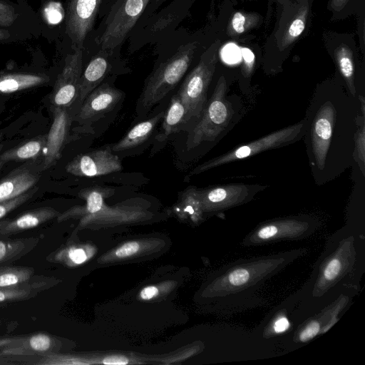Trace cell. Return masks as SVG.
Returning a JSON list of instances; mask_svg holds the SVG:
<instances>
[{"instance_id": "obj_1", "label": "cell", "mask_w": 365, "mask_h": 365, "mask_svg": "<svg viewBox=\"0 0 365 365\" xmlns=\"http://www.w3.org/2000/svg\"><path fill=\"white\" fill-rule=\"evenodd\" d=\"M359 102L337 75L319 83L307 107L304 141L314 183L341 175L354 163V135Z\"/></svg>"}, {"instance_id": "obj_2", "label": "cell", "mask_w": 365, "mask_h": 365, "mask_svg": "<svg viewBox=\"0 0 365 365\" xmlns=\"http://www.w3.org/2000/svg\"><path fill=\"white\" fill-rule=\"evenodd\" d=\"M364 270V238L354 228L344 227L328 240L302 289L308 302L322 304L338 291L355 287Z\"/></svg>"}, {"instance_id": "obj_3", "label": "cell", "mask_w": 365, "mask_h": 365, "mask_svg": "<svg viewBox=\"0 0 365 365\" xmlns=\"http://www.w3.org/2000/svg\"><path fill=\"white\" fill-rule=\"evenodd\" d=\"M212 43V42H211ZM211 43L204 34H193L171 47L145 81L137 103L138 115L146 114L173 91L182 78L195 58Z\"/></svg>"}, {"instance_id": "obj_4", "label": "cell", "mask_w": 365, "mask_h": 365, "mask_svg": "<svg viewBox=\"0 0 365 365\" xmlns=\"http://www.w3.org/2000/svg\"><path fill=\"white\" fill-rule=\"evenodd\" d=\"M307 252L301 248L231 263L223 277L224 297L231 308L245 302L267 280Z\"/></svg>"}, {"instance_id": "obj_5", "label": "cell", "mask_w": 365, "mask_h": 365, "mask_svg": "<svg viewBox=\"0 0 365 365\" xmlns=\"http://www.w3.org/2000/svg\"><path fill=\"white\" fill-rule=\"evenodd\" d=\"M228 92L227 80L222 74L200 117L188 131L186 141L188 150L217 142L240 120L244 111L242 101L237 94Z\"/></svg>"}, {"instance_id": "obj_6", "label": "cell", "mask_w": 365, "mask_h": 365, "mask_svg": "<svg viewBox=\"0 0 365 365\" xmlns=\"http://www.w3.org/2000/svg\"><path fill=\"white\" fill-rule=\"evenodd\" d=\"M151 0H103L101 21L91 34V48L113 49L129 38Z\"/></svg>"}, {"instance_id": "obj_7", "label": "cell", "mask_w": 365, "mask_h": 365, "mask_svg": "<svg viewBox=\"0 0 365 365\" xmlns=\"http://www.w3.org/2000/svg\"><path fill=\"white\" fill-rule=\"evenodd\" d=\"M221 39L215 38L199 56L197 63L187 75L178 95L183 103L188 123L200 117L207 102V91L218 62Z\"/></svg>"}, {"instance_id": "obj_8", "label": "cell", "mask_w": 365, "mask_h": 365, "mask_svg": "<svg viewBox=\"0 0 365 365\" xmlns=\"http://www.w3.org/2000/svg\"><path fill=\"white\" fill-rule=\"evenodd\" d=\"M306 119L273 131L255 140L240 145L195 167L190 175H198L217 167L252 157L259 153L292 145L303 138Z\"/></svg>"}, {"instance_id": "obj_9", "label": "cell", "mask_w": 365, "mask_h": 365, "mask_svg": "<svg viewBox=\"0 0 365 365\" xmlns=\"http://www.w3.org/2000/svg\"><path fill=\"white\" fill-rule=\"evenodd\" d=\"M319 220L308 215L289 216L264 222L243 240L244 246H257L281 240H297L316 232Z\"/></svg>"}, {"instance_id": "obj_10", "label": "cell", "mask_w": 365, "mask_h": 365, "mask_svg": "<svg viewBox=\"0 0 365 365\" xmlns=\"http://www.w3.org/2000/svg\"><path fill=\"white\" fill-rule=\"evenodd\" d=\"M195 0H173L163 10L155 12L137 25L130 36V51L133 52L144 44L160 40L183 19Z\"/></svg>"}, {"instance_id": "obj_11", "label": "cell", "mask_w": 365, "mask_h": 365, "mask_svg": "<svg viewBox=\"0 0 365 365\" xmlns=\"http://www.w3.org/2000/svg\"><path fill=\"white\" fill-rule=\"evenodd\" d=\"M103 0H67L66 34L73 49L83 48L93 31Z\"/></svg>"}, {"instance_id": "obj_12", "label": "cell", "mask_w": 365, "mask_h": 365, "mask_svg": "<svg viewBox=\"0 0 365 365\" xmlns=\"http://www.w3.org/2000/svg\"><path fill=\"white\" fill-rule=\"evenodd\" d=\"M266 185L229 183L198 189L202 208L226 210L250 202Z\"/></svg>"}, {"instance_id": "obj_13", "label": "cell", "mask_w": 365, "mask_h": 365, "mask_svg": "<svg viewBox=\"0 0 365 365\" xmlns=\"http://www.w3.org/2000/svg\"><path fill=\"white\" fill-rule=\"evenodd\" d=\"M83 48L73 49V53L66 56L51 95L55 107L67 108L76 102L83 71Z\"/></svg>"}, {"instance_id": "obj_14", "label": "cell", "mask_w": 365, "mask_h": 365, "mask_svg": "<svg viewBox=\"0 0 365 365\" xmlns=\"http://www.w3.org/2000/svg\"><path fill=\"white\" fill-rule=\"evenodd\" d=\"M123 97V92L113 83L103 81L78 107L76 119L80 125L89 126L113 111Z\"/></svg>"}, {"instance_id": "obj_15", "label": "cell", "mask_w": 365, "mask_h": 365, "mask_svg": "<svg viewBox=\"0 0 365 365\" xmlns=\"http://www.w3.org/2000/svg\"><path fill=\"white\" fill-rule=\"evenodd\" d=\"M121 47L99 49L91 57L81 73L78 96L76 102L78 107L86 96L104 81L117 66H123L120 53Z\"/></svg>"}, {"instance_id": "obj_16", "label": "cell", "mask_w": 365, "mask_h": 365, "mask_svg": "<svg viewBox=\"0 0 365 365\" xmlns=\"http://www.w3.org/2000/svg\"><path fill=\"white\" fill-rule=\"evenodd\" d=\"M122 169L120 160L110 148L80 154L66 166L68 173L81 177L105 175Z\"/></svg>"}, {"instance_id": "obj_17", "label": "cell", "mask_w": 365, "mask_h": 365, "mask_svg": "<svg viewBox=\"0 0 365 365\" xmlns=\"http://www.w3.org/2000/svg\"><path fill=\"white\" fill-rule=\"evenodd\" d=\"M327 40V46L333 58L338 76L343 82L346 91L353 96H357L356 61L357 56L354 40L347 35L334 34Z\"/></svg>"}, {"instance_id": "obj_18", "label": "cell", "mask_w": 365, "mask_h": 365, "mask_svg": "<svg viewBox=\"0 0 365 365\" xmlns=\"http://www.w3.org/2000/svg\"><path fill=\"white\" fill-rule=\"evenodd\" d=\"M71 116L66 108L55 107L53 120L48 133L46 135L45 145L44 168L53 165L61 155L63 147L66 143Z\"/></svg>"}, {"instance_id": "obj_19", "label": "cell", "mask_w": 365, "mask_h": 365, "mask_svg": "<svg viewBox=\"0 0 365 365\" xmlns=\"http://www.w3.org/2000/svg\"><path fill=\"white\" fill-rule=\"evenodd\" d=\"M329 304L322 313L314 319L307 320L297 331V342L307 343L326 331L325 327L330 328L336 322L337 316L348 305L349 296L342 292L336 299Z\"/></svg>"}, {"instance_id": "obj_20", "label": "cell", "mask_w": 365, "mask_h": 365, "mask_svg": "<svg viewBox=\"0 0 365 365\" xmlns=\"http://www.w3.org/2000/svg\"><path fill=\"white\" fill-rule=\"evenodd\" d=\"M58 212L49 207H38L18 217L0 221V236H9L37 227L58 215Z\"/></svg>"}, {"instance_id": "obj_21", "label": "cell", "mask_w": 365, "mask_h": 365, "mask_svg": "<svg viewBox=\"0 0 365 365\" xmlns=\"http://www.w3.org/2000/svg\"><path fill=\"white\" fill-rule=\"evenodd\" d=\"M309 11V5L308 0H299L297 10L292 12V16L288 23L279 26V40L278 46L279 51H284L286 48L289 46L304 31L308 14Z\"/></svg>"}, {"instance_id": "obj_22", "label": "cell", "mask_w": 365, "mask_h": 365, "mask_svg": "<svg viewBox=\"0 0 365 365\" xmlns=\"http://www.w3.org/2000/svg\"><path fill=\"white\" fill-rule=\"evenodd\" d=\"M161 111L152 118L134 125L118 143L110 147L114 153L132 149L145 142L153 133L156 125L163 118Z\"/></svg>"}, {"instance_id": "obj_23", "label": "cell", "mask_w": 365, "mask_h": 365, "mask_svg": "<svg viewBox=\"0 0 365 365\" xmlns=\"http://www.w3.org/2000/svg\"><path fill=\"white\" fill-rule=\"evenodd\" d=\"M163 119L160 130L156 135V140L160 143L167 140L170 135L180 131L188 123L186 108L178 93L172 96Z\"/></svg>"}, {"instance_id": "obj_24", "label": "cell", "mask_w": 365, "mask_h": 365, "mask_svg": "<svg viewBox=\"0 0 365 365\" xmlns=\"http://www.w3.org/2000/svg\"><path fill=\"white\" fill-rule=\"evenodd\" d=\"M38 179L29 170H14L0 182V202L26 192L36 183Z\"/></svg>"}, {"instance_id": "obj_25", "label": "cell", "mask_w": 365, "mask_h": 365, "mask_svg": "<svg viewBox=\"0 0 365 365\" xmlns=\"http://www.w3.org/2000/svg\"><path fill=\"white\" fill-rule=\"evenodd\" d=\"M48 81L44 75L12 73L0 75V94H10L43 84Z\"/></svg>"}, {"instance_id": "obj_26", "label": "cell", "mask_w": 365, "mask_h": 365, "mask_svg": "<svg viewBox=\"0 0 365 365\" xmlns=\"http://www.w3.org/2000/svg\"><path fill=\"white\" fill-rule=\"evenodd\" d=\"M262 23V17L255 12L237 11L229 19L226 34L237 41L240 36L257 27Z\"/></svg>"}, {"instance_id": "obj_27", "label": "cell", "mask_w": 365, "mask_h": 365, "mask_svg": "<svg viewBox=\"0 0 365 365\" xmlns=\"http://www.w3.org/2000/svg\"><path fill=\"white\" fill-rule=\"evenodd\" d=\"M48 283L46 279L31 281L13 287H0V304L12 302L33 297L46 288Z\"/></svg>"}, {"instance_id": "obj_28", "label": "cell", "mask_w": 365, "mask_h": 365, "mask_svg": "<svg viewBox=\"0 0 365 365\" xmlns=\"http://www.w3.org/2000/svg\"><path fill=\"white\" fill-rule=\"evenodd\" d=\"M38 238L0 240V264L16 260L30 252Z\"/></svg>"}, {"instance_id": "obj_29", "label": "cell", "mask_w": 365, "mask_h": 365, "mask_svg": "<svg viewBox=\"0 0 365 365\" xmlns=\"http://www.w3.org/2000/svg\"><path fill=\"white\" fill-rule=\"evenodd\" d=\"M46 135L38 138L27 141L20 146L14 148L4 152L1 156V160H22L35 158L39 155L45 147Z\"/></svg>"}, {"instance_id": "obj_30", "label": "cell", "mask_w": 365, "mask_h": 365, "mask_svg": "<svg viewBox=\"0 0 365 365\" xmlns=\"http://www.w3.org/2000/svg\"><path fill=\"white\" fill-rule=\"evenodd\" d=\"M34 269L27 267H6L0 269V287L23 284L32 280Z\"/></svg>"}, {"instance_id": "obj_31", "label": "cell", "mask_w": 365, "mask_h": 365, "mask_svg": "<svg viewBox=\"0 0 365 365\" xmlns=\"http://www.w3.org/2000/svg\"><path fill=\"white\" fill-rule=\"evenodd\" d=\"M354 163H356L363 176L365 175V116L361 113L356 118L354 135Z\"/></svg>"}, {"instance_id": "obj_32", "label": "cell", "mask_w": 365, "mask_h": 365, "mask_svg": "<svg viewBox=\"0 0 365 365\" xmlns=\"http://www.w3.org/2000/svg\"><path fill=\"white\" fill-rule=\"evenodd\" d=\"M52 343V339L48 335L38 333L24 340L22 339V341L18 342L19 346L13 348V349H26L36 353L45 354L48 353V351L51 349Z\"/></svg>"}, {"instance_id": "obj_33", "label": "cell", "mask_w": 365, "mask_h": 365, "mask_svg": "<svg viewBox=\"0 0 365 365\" xmlns=\"http://www.w3.org/2000/svg\"><path fill=\"white\" fill-rule=\"evenodd\" d=\"M106 188L92 187L81 191V195L86 200V210L89 213H96L101 210L104 195L108 191Z\"/></svg>"}, {"instance_id": "obj_34", "label": "cell", "mask_w": 365, "mask_h": 365, "mask_svg": "<svg viewBox=\"0 0 365 365\" xmlns=\"http://www.w3.org/2000/svg\"><path fill=\"white\" fill-rule=\"evenodd\" d=\"M38 187L29 190L26 192L8 200L0 202V220L5 217L8 213L15 210L21 205L25 203L33 197L37 191Z\"/></svg>"}, {"instance_id": "obj_35", "label": "cell", "mask_w": 365, "mask_h": 365, "mask_svg": "<svg viewBox=\"0 0 365 365\" xmlns=\"http://www.w3.org/2000/svg\"><path fill=\"white\" fill-rule=\"evenodd\" d=\"M241 53V74L244 79L250 78L255 63V56L254 53L248 48L242 47L240 48Z\"/></svg>"}, {"instance_id": "obj_36", "label": "cell", "mask_w": 365, "mask_h": 365, "mask_svg": "<svg viewBox=\"0 0 365 365\" xmlns=\"http://www.w3.org/2000/svg\"><path fill=\"white\" fill-rule=\"evenodd\" d=\"M67 257L70 262L75 264H81L85 262L87 257L83 249L81 248H71L68 250H63L55 256L57 260H61Z\"/></svg>"}, {"instance_id": "obj_37", "label": "cell", "mask_w": 365, "mask_h": 365, "mask_svg": "<svg viewBox=\"0 0 365 365\" xmlns=\"http://www.w3.org/2000/svg\"><path fill=\"white\" fill-rule=\"evenodd\" d=\"M16 19V14L12 6L0 0V26H9Z\"/></svg>"}, {"instance_id": "obj_38", "label": "cell", "mask_w": 365, "mask_h": 365, "mask_svg": "<svg viewBox=\"0 0 365 365\" xmlns=\"http://www.w3.org/2000/svg\"><path fill=\"white\" fill-rule=\"evenodd\" d=\"M269 327L272 333L279 334L285 332L290 327V322L284 314H279L271 321Z\"/></svg>"}, {"instance_id": "obj_39", "label": "cell", "mask_w": 365, "mask_h": 365, "mask_svg": "<svg viewBox=\"0 0 365 365\" xmlns=\"http://www.w3.org/2000/svg\"><path fill=\"white\" fill-rule=\"evenodd\" d=\"M358 1V0H356ZM354 0H329V7L333 13V17L338 18L342 12L348 13V6H353Z\"/></svg>"}, {"instance_id": "obj_40", "label": "cell", "mask_w": 365, "mask_h": 365, "mask_svg": "<svg viewBox=\"0 0 365 365\" xmlns=\"http://www.w3.org/2000/svg\"><path fill=\"white\" fill-rule=\"evenodd\" d=\"M138 250V243L136 242H129L119 247L116 250L115 255L119 258L125 257L136 253Z\"/></svg>"}, {"instance_id": "obj_41", "label": "cell", "mask_w": 365, "mask_h": 365, "mask_svg": "<svg viewBox=\"0 0 365 365\" xmlns=\"http://www.w3.org/2000/svg\"><path fill=\"white\" fill-rule=\"evenodd\" d=\"M166 1L167 0H151L148 6H147L145 12L143 13V16H141L140 19L137 23L136 26L143 23L147 19L150 18Z\"/></svg>"}, {"instance_id": "obj_42", "label": "cell", "mask_w": 365, "mask_h": 365, "mask_svg": "<svg viewBox=\"0 0 365 365\" xmlns=\"http://www.w3.org/2000/svg\"><path fill=\"white\" fill-rule=\"evenodd\" d=\"M104 364L124 365L128 364V359L122 356H110L104 359Z\"/></svg>"}, {"instance_id": "obj_43", "label": "cell", "mask_w": 365, "mask_h": 365, "mask_svg": "<svg viewBox=\"0 0 365 365\" xmlns=\"http://www.w3.org/2000/svg\"><path fill=\"white\" fill-rule=\"evenodd\" d=\"M158 294V289L154 286L145 287L140 292V297L143 299H150Z\"/></svg>"}, {"instance_id": "obj_44", "label": "cell", "mask_w": 365, "mask_h": 365, "mask_svg": "<svg viewBox=\"0 0 365 365\" xmlns=\"http://www.w3.org/2000/svg\"><path fill=\"white\" fill-rule=\"evenodd\" d=\"M10 36V34L7 30L0 29V41L7 39Z\"/></svg>"}, {"instance_id": "obj_45", "label": "cell", "mask_w": 365, "mask_h": 365, "mask_svg": "<svg viewBox=\"0 0 365 365\" xmlns=\"http://www.w3.org/2000/svg\"><path fill=\"white\" fill-rule=\"evenodd\" d=\"M3 164H4V161L1 160L0 161V169L1 168V167L3 166Z\"/></svg>"}, {"instance_id": "obj_46", "label": "cell", "mask_w": 365, "mask_h": 365, "mask_svg": "<svg viewBox=\"0 0 365 365\" xmlns=\"http://www.w3.org/2000/svg\"><path fill=\"white\" fill-rule=\"evenodd\" d=\"M232 3H236L238 1H240V0H231Z\"/></svg>"}, {"instance_id": "obj_47", "label": "cell", "mask_w": 365, "mask_h": 365, "mask_svg": "<svg viewBox=\"0 0 365 365\" xmlns=\"http://www.w3.org/2000/svg\"><path fill=\"white\" fill-rule=\"evenodd\" d=\"M44 1H53V0H43Z\"/></svg>"}]
</instances>
